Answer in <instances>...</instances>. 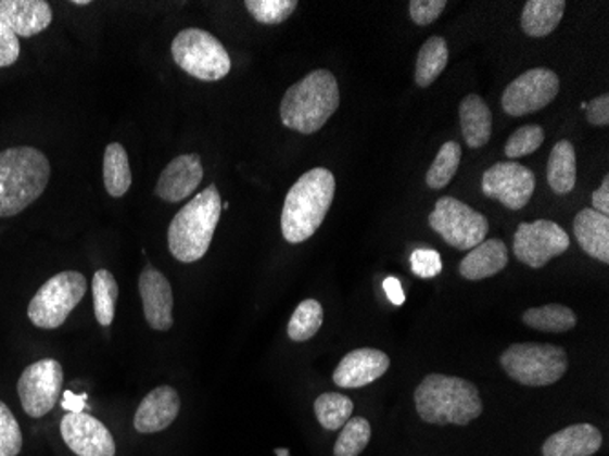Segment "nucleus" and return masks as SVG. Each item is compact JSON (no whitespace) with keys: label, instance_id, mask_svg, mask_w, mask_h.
<instances>
[{"label":"nucleus","instance_id":"nucleus-1","mask_svg":"<svg viewBox=\"0 0 609 456\" xmlns=\"http://www.w3.org/2000/svg\"><path fill=\"white\" fill-rule=\"evenodd\" d=\"M337 194V179L327 168H313L297 179L286 198L281 212V232L289 243L296 245L313 238Z\"/></svg>","mask_w":609,"mask_h":456},{"label":"nucleus","instance_id":"nucleus-2","mask_svg":"<svg viewBox=\"0 0 609 456\" xmlns=\"http://www.w3.org/2000/svg\"><path fill=\"white\" fill-rule=\"evenodd\" d=\"M52 166L45 152L17 147L0 152V217L17 216L45 194Z\"/></svg>","mask_w":609,"mask_h":456},{"label":"nucleus","instance_id":"nucleus-3","mask_svg":"<svg viewBox=\"0 0 609 456\" xmlns=\"http://www.w3.org/2000/svg\"><path fill=\"white\" fill-rule=\"evenodd\" d=\"M340 109V86L329 69H314L287 90L279 104L281 123L305 136L321 130Z\"/></svg>","mask_w":609,"mask_h":456},{"label":"nucleus","instance_id":"nucleus-4","mask_svg":"<svg viewBox=\"0 0 609 456\" xmlns=\"http://www.w3.org/2000/svg\"><path fill=\"white\" fill-rule=\"evenodd\" d=\"M415 404L421 420L436 426H467L482 415L479 389L464 378L429 375L416 388Z\"/></svg>","mask_w":609,"mask_h":456},{"label":"nucleus","instance_id":"nucleus-5","mask_svg":"<svg viewBox=\"0 0 609 456\" xmlns=\"http://www.w3.org/2000/svg\"><path fill=\"white\" fill-rule=\"evenodd\" d=\"M221 211L219 190L211 185L177 212L168 227V249L177 262L194 263L205 256Z\"/></svg>","mask_w":609,"mask_h":456},{"label":"nucleus","instance_id":"nucleus-6","mask_svg":"<svg viewBox=\"0 0 609 456\" xmlns=\"http://www.w3.org/2000/svg\"><path fill=\"white\" fill-rule=\"evenodd\" d=\"M507 377L528 388H547L568 371V353L558 345L512 343L500 356Z\"/></svg>","mask_w":609,"mask_h":456},{"label":"nucleus","instance_id":"nucleus-7","mask_svg":"<svg viewBox=\"0 0 609 456\" xmlns=\"http://www.w3.org/2000/svg\"><path fill=\"white\" fill-rule=\"evenodd\" d=\"M172 58L194 79L214 83L230 74L232 63L225 46L205 29H182L172 40Z\"/></svg>","mask_w":609,"mask_h":456},{"label":"nucleus","instance_id":"nucleus-8","mask_svg":"<svg viewBox=\"0 0 609 456\" xmlns=\"http://www.w3.org/2000/svg\"><path fill=\"white\" fill-rule=\"evenodd\" d=\"M88 281L77 270H64L46 281L28 305V318L39 329H58L85 297Z\"/></svg>","mask_w":609,"mask_h":456},{"label":"nucleus","instance_id":"nucleus-9","mask_svg":"<svg viewBox=\"0 0 609 456\" xmlns=\"http://www.w3.org/2000/svg\"><path fill=\"white\" fill-rule=\"evenodd\" d=\"M429 225L456 251H471L490 232L487 217L455 198H440L436 201L434 211L429 214Z\"/></svg>","mask_w":609,"mask_h":456},{"label":"nucleus","instance_id":"nucleus-10","mask_svg":"<svg viewBox=\"0 0 609 456\" xmlns=\"http://www.w3.org/2000/svg\"><path fill=\"white\" fill-rule=\"evenodd\" d=\"M63 365L58 359L45 358L28 365L18 378L17 393L26 415L42 418L58 405L63 391Z\"/></svg>","mask_w":609,"mask_h":456},{"label":"nucleus","instance_id":"nucleus-11","mask_svg":"<svg viewBox=\"0 0 609 456\" xmlns=\"http://www.w3.org/2000/svg\"><path fill=\"white\" fill-rule=\"evenodd\" d=\"M568 249V232L557 223L547 219L520 223L512 240V254L531 268L544 267L553 257L562 256Z\"/></svg>","mask_w":609,"mask_h":456},{"label":"nucleus","instance_id":"nucleus-12","mask_svg":"<svg viewBox=\"0 0 609 456\" xmlns=\"http://www.w3.org/2000/svg\"><path fill=\"white\" fill-rule=\"evenodd\" d=\"M560 91V79L549 68L528 69L507 85L502 109L511 117H524L551 104Z\"/></svg>","mask_w":609,"mask_h":456},{"label":"nucleus","instance_id":"nucleus-13","mask_svg":"<svg viewBox=\"0 0 609 456\" xmlns=\"http://www.w3.org/2000/svg\"><path fill=\"white\" fill-rule=\"evenodd\" d=\"M536 179L528 166L506 161L496 163L482 176L485 198L500 201L509 211H522L535 194Z\"/></svg>","mask_w":609,"mask_h":456},{"label":"nucleus","instance_id":"nucleus-14","mask_svg":"<svg viewBox=\"0 0 609 456\" xmlns=\"http://www.w3.org/2000/svg\"><path fill=\"white\" fill-rule=\"evenodd\" d=\"M64 444L77 456H115V440L103 422L86 413H68L61 420Z\"/></svg>","mask_w":609,"mask_h":456},{"label":"nucleus","instance_id":"nucleus-15","mask_svg":"<svg viewBox=\"0 0 609 456\" xmlns=\"http://www.w3.org/2000/svg\"><path fill=\"white\" fill-rule=\"evenodd\" d=\"M205 176V168L198 154L177 155L161 172L155 185V195L166 203H179L194 194Z\"/></svg>","mask_w":609,"mask_h":456},{"label":"nucleus","instance_id":"nucleus-16","mask_svg":"<svg viewBox=\"0 0 609 456\" xmlns=\"http://www.w3.org/2000/svg\"><path fill=\"white\" fill-rule=\"evenodd\" d=\"M139 294L149 326L155 331H170L174 326V292L165 274L155 268H144L139 276Z\"/></svg>","mask_w":609,"mask_h":456},{"label":"nucleus","instance_id":"nucleus-17","mask_svg":"<svg viewBox=\"0 0 609 456\" xmlns=\"http://www.w3.org/2000/svg\"><path fill=\"white\" fill-rule=\"evenodd\" d=\"M391 359L378 349H356L343 356L332 380L343 389H358L377 382L388 372Z\"/></svg>","mask_w":609,"mask_h":456},{"label":"nucleus","instance_id":"nucleus-18","mask_svg":"<svg viewBox=\"0 0 609 456\" xmlns=\"http://www.w3.org/2000/svg\"><path fill=\"white\" fill-rule=\"evenodd\" d=\"M181 409V400L176 389L170 385H160L152 393L144 396L134 417V428L137 433H161L170 428Z\"/></svg>","mask_w":609,"mask_h":456},{"label":"nucleus","instance_id":"nucleus-19","mask_svg":"<svg viewBox=\"0 0 609 456\" xmlns=\"http://www.w3.org/2000/svg\"><path fill=\"white\" fill-rule=\"evenodd\" d=\"M0 21L17 37H34L52 24V7L46 0H0Z\"/></svg>","mask_w":609,"mask_h":456},{"label":"nucleus","instance_id":"nucleus-20","mask_svg":"<svg viewBox=\"0 0 609 456\" xmlns=\"http://www.w3.org/2000/svg\"><path fill=\"white\" fill-rule=\"evenodd\" d=\"M602 434L592 423H576L551 434L542 445L544 456H592L600 449Z\"/></svg>","mask_w":609,"mask_h":456},{"label":"nucleus","instance_id":"nucleus-21","mask_svg":"<svg viewBox=\"0 0 609 456\" xmlns=\"http://www.w3.org/2000/svg\"><path fill=\"white\" fill-rule=\"evenodd\" d=\"M509 263V251L506 243L498 240H484L480 245L469 251L460 263L461 278L469 281L485 280L495 274L502 273Z\"/></svg>","mask_w":609,"mask_h":456},{"label":"nucleus","instance_id":"nucleus-22","mask_svg":"<svg viewBox=\"0 0 609 456\" xmlns=\"http://www.w3.org/2000/svg\"><path fill=\"white\" fill-rule=\"evenodd\" d=\"M573 232L582 251L598 262L609 263V217L593 208L579 212Z\"/></svg>","mask_w":609,"mask_h":456},{"label":"nucleus","instance_id":"nucleus-23","mask_svg":"<svg viewBox=\"0 0 609 456\" xmlns=\"http://www.w3.org/2000/svg\"><path fill=\"white\" fill-rule=\"evenodd\" d=\"M460 126L469 149H482L493 134V114L484 99L471 93L461 99Z\"/></svg>","mask_w":609,"mask_h":456},{"label":"nucleus","instance_id":"nucleus-24","mask_svg":"<svg viewBox=\"0 0 609 456\" xmlns=\"http://www.w3.org/2000/svg\"><path fill=\"white\" fill-rule=\"evenodd\" d=\"M564 0H528L520 26L530 37H547L558 28L564 17Z\"/></svg>","mask_w":609,"mask_h":456},{"label":"nucleus","instance_id":"nucleus-25","mask_svg":"<svg viewBox=\"0 0 609 456\" xmlns=\"http://www.w3.org/2000/svg\"><path fill=\"white\" fill-rule=\"evenodd\" d=\"M547 182L558 195L570 194L576 185L575 147L568 139L558 141L553 147L547 161Z\"/></svg>","mask_w":609,"mask_h":456},{"label":"nucleus","instance_id":"nucleus-26","mask_svg":"<svg viewBox=\"0 0 609 456\" xmlns=\"http://www.w3.org/2000/svg\"><path fill=\"white\" fill-rule=\"evenodd\" d=\"M449 63V48L444 37H431L421 46L416 59L415 80L420 88H428L439 79Z\"/></svg>","mask_w":609,"mask_h":456},{"label":"nucleus","instance_id":"nucleus-27","mask_svg":"<svg viewBox=\"0 0 609 456\" xmlns=\"http://www.w3.org/2000/svg\"><path fill=\"white\" fill-rule=\"evenodd\" d=\"M104 187L112 198H123L131 187L128 152L120 143H110L103 157Z\"/></svg>","mask_w":609,"mask_h":456},{"label":"nucleus","instance_id":"nucleus-28","mask_svg":"<svg viewBox=\"0 0 609 456\" xmlns=\"http://www.w3.org/2000/svg\"><path fill=\"white\" fill-rule=\"evenodd\" d=\"M525 326L541 332H568L575 329L576 316L570 307L549 303L544 307L528 308L522 314Z\"/></svg>","mask_w":609,"mask_h":456},{"label":"nucleus","instance_id":"nucleus-29","mask_svg":"<svg viewBox=\"0 0 609 456\" xmlns=\"http://www.w3.org/2000/svg\"><path fill=\"white\" fill-rule=\"evenodd\" d=\"M91 292H93V313H96L99 324L103 327L112 326L115 307H117V296H119V287H117L114 274L106 268H101L93 274Z\"/></svg>","mask_w":609,"mask_h":456},{"label":"nucleus","instance_id":"nucleus-30","mask_svg":"<svg viewBox=\"0 0 609 456\" xmlns=\"http://www.w3.org/2000/svg\"><path fill=\"white\" fill-rule=\"evenodd\" d=\"M353 400L340 393H325L314 402V413L321 428L329 431L342 429L353 418Z\"/></svg>","mask_w":609,"mask_h":456},{"label":"nucleus","instance_id":"nucleus-31","mask_svg":"<svg viewBox=\"0 0 609 456\" xmlns=\"http://www.w3.org/2000/svg\"><path fill=\"white\" fill-rule=\"evenodd\" d=\"M323 326V308L316 300H305L292 313L291 321L287 327V334L292 342H307L318 334Z\"/></svg>","mask_w":609,"mask_h":456},{"label":"nucleus","instance_id":"nucleus-32","mask_svg":"<svg viewBox=\"0 0 609 456\" xmlns=\"http://www.w3.org/2000/svg\"><path fill=\"white\" fill-rule=\"evenodd\" d=\"M461 147L456 141H447L442 144L439 154L434 157L433 165L428 170L426 182L429 189H445L453 177H455L458 166H460Z\"/></svg>","mask_w":609,"mask_h":456},{"label":"nucleus","instance_id":"nucleus-33","mask_svg":"<svg viewBox=\"0 0 609 456\" xmlns=\"http://www.w3.org/2000/svg\"><path fill=\"white\" fill-rule=\"evenodd\" d=\"M370 440V423L361 417H354L342 428L334 445V456H358Z\"/></svg>","mask_w":609,"mask_h":456},{"label":"nucleus","instance_id":"nucleus-34","mask_svg":"<svg viewBox=\"0 0 609 456\" xmlns=\"http://www.w3.org/2000/svg\"><path fill=\"white\" fill-rule=\"evenodd\" d=\"M246 12L256 18L257 23L274 24L286 23L292 13L296 12V0H246Z\"/></svg>","mask_w":609,"mask_h":456},{"label":"nucleus","instance_id":"nucleus-35","mask_svg":"<svg viewBox=\"0 0 609 456\" xmlns=\"http://www.w3.org/2000/svg\"><path fill=\"white\" fill-rule=\"evenodd\" d=\"M542 143H544V128L542 126H522L507 139L504 154L509 157V161L519 160V157H525V155L536 152L541 149Z\"/></svg>","mask_w":609,"mask_h":456},{"label":"nucleus","instance_id":"nucleus-36","mask_svg":"<svg viewBox=\"0 0 609 456\" xmlns=\"http://www.w3.org/2000/svg\"><path fill=\"white\" fill-rule=\"evenodd\" d=\"M23 449V433L17 418L4 402H0V455L17 456Z\"/></svg>","mask_w":609,"mask_h":456},{"label":"nucleus","instance_id":"nucleus-37","mask_svg":"<svg viewBox=\"0 0 609 456\" xmlns=\"http://www.w3.org/2000/svg\"><path fill=\"white\" fill-rule=\"evenodd\" d=\"M445 0H410L409 15L418 26H429L444 13Z\"/></svg>","mask_w":609,"mask_h":456},{"label":"nucleus","instance_id":"nucleus-38","mask_svg":"<svg viewBox=\"0 0 609 456\" xmlns=\"http://www.w3.org/2000/svg\"><path fill=\"white\" fill-rule=\"evenodd\" d=\"M410 268L418 278H434L442 273V257L439 252L431 251V249H423V251L413 252L410 256Z\"/></svg>","mask_w":609,"mask_h":456},{"label":"nucleus","instance_id":"nucleus-39","mask_svg":"<svg viewBox=\"0 0 609 456\" xmlns=\"http://www.w3.org/2000/svg\"><path fill=\"white\" fill-rule=\"evenodd\" d=\"M21 55V42L17 35L0 21V68H8Z\"/></svg>","mask_w":609,"mask_h":456},{"label":"nucleus","instance_id":"nucleus-40","mask_svg":"<svg viewBox=\"0 0 609 456\" xmlns=\"http://www.w3.org/2000/svg\"><path fill=\"white\" fill-rule=\"evenodd\" d=\"M587 121L593 126H608L609 125V96H598L593 99L592 103L586 104Z\"/></svg>","mask_w":609,"mask_h":456},{"label":"nucleus","instance_id":"nucleus-41","mask_svg":"<svg viewBox=\"0 0 609 456\" xmlns=\"http://www.w3.org/2000/svg\"><path fill=\"white\" fill-rule=\"evenodd\" d=\"M593 211H597L602 216H609V176L604 177L600 187L593 192Z\"/></svg>","mask_w":609,"mask_h":456},{"label":"nucleus","instance_id":"nucleus-42","mask_svg":"<svg viewBox=\"0 0 609 456\" xmlns=\"http://www.w3.org/2000/svg\"><path fill=\"white\" fill-rule=\"evenodd\" d=\"M383 291L388 294L389 302L394 303V305H404L405 292L396 278H388L383 281Z\"/></svg>","mask_w":609,"mask_h":456},{"label":"nucleus","instance_id":"nucleus-43","mask_svg":"<svg viewBox=\"0 0 609 456\" xmlns=\"http://www.w3.org/2000/svg\"><path fill=\"white\" fill-rule=\"evenodd\" d=\"M85 394L75 396V394L68 391V393H64L63 407L68 409V413H83V409H85Z\"/></svg>","mask_w":609,"mask_h":456},{"label":"nucleus","instance_id":"nucleus-44","mask_svg":"<svg viewBox=\"0 0 609 456\" xmlns=\"http://www.w3.org/2000/svg\"><path fill=\"white\" fill-rule=\"evenodd\" d=\"M276 456H291V451H289V449H276Z\"/></svg>","mask_w":609,"mask_h":456},{"label":"nucleus","instance_id":"nucleus-45","mask_svg":"<svg viewBox=\"0 0 609 456\" xmlns=\"http://www.w3.org/2000/svg\"><path fill=\"white\" fill-rule=\"evenodd\" d=\"M74 4L75 7H88L90 2L88 0H75Z\"/></svg>","mask_w":609,"mask_h":456},{"label":"nucleus","instance_id":"nucleus-46","mask_svg":"<svg viewBox=\"0 0 609 456\" xmlns=\"http://www.w3.org/2000/svg\"><path fill=\"white\" fill-rule=\"evenodd\" d=\"M0 456H2V455H0Z\"/></svg>","mask_w":609,"mask_h":456}]
</instances>
